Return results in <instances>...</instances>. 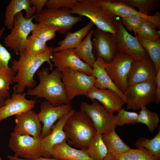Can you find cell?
I'll return each mask as SVG.
<instances>
[{
	"label": "cell",
	"mask_w": 160,
	"mask_h": 160,
	"mask_svg": "<svg viewBox=\"0 0 160 160\" xmlns=\"http://www.w3.org/2000/svg\"><path fill=\"white\" fill-rule=\"evenodd\" d=\"M25 160H26L25 159ZM62 160L61 159H58L54 158H45L43 157H41L37 159H33V160Z\"/></svg>",
	"instance_id": "45"
},
{
	"label": "cell",
	"mask_w": 160,
	"mask_h": 160,
	"mask_svg": "<svg viewBox=\"0 0 160 160\" xmlns=\"http://www.w3.org/2000/svg\"><path fill=\"white\" fill-rule=\"evenodd\" d=\"M50 154L53 158L62 160H93L87 155L85 149H77L71 147L66 140L54 145Z\"/></svg>",
	"instance_id": "24"
},
{
	"label": "cell",
	"mask_w": 160,
	"mask_h": 160,
	"mask_svg": "<svg viewBox=\"0 0 160 160\" xmlns=\"http://www.w3.org/2000/svg\"><path fill=\"white\" fill-rule=\"evenodd\" d=\"M34 19L38 23L56 26L60 28L58 33L65 34L74 25L82 20L83 16H73L69 9L47 8L36 15Z\"/></svg>",
	"instance_id": "11"
},
{
	"label": "cell",
	"mask_w": 160,
	"mask_h": 160,
	"mask_svg": "<svg viewBox=\"0 0 160 160\" xmlns=\"http://www.w3.org/2000/svg\"><path fill=\"white\" fill-rule=\"evenodd\" d=\"M148 20L147 19L138 15L122 18L121 21L127 29V31H132L135 34L136 31L144 22Z\"/></svg>",
	"instance_id": "39"
},
{
	"label": "cell",
	"mask_w": 160,
	"mask_h": 160,
	"mask_svg": "<svg viewBox=\"0 0 160 160\" xmlns=\"http://www.w3.org/2000/svg\"><path fill=\"white\" fill-rule=\"evenodd\" d=\"M26 93L14 92L10 97L7 99L4 105L0 108V122L3 120L32 110L35 107L36 101L28 100Z\"/></svg>",
	"instance_id": "17"
},
{
	"label": "cell",
	"mask_w": 160,
	"mask_h": 160,
	"mask_svg": "<svg viewBox=\"0 0 160 160\" xmlns=\"http://www.w3.org/2000/svg\"><path fill=\"white\" fill-rule=\"evenodd\" d=\"M96 6L103 9L110 15L123 18L133 15L141 16L154 23L160 28V13L158 12L153 15L142 14L133 7L126 4L123 0H91Z\"/></svg>",
	"instance_id": "12"
},
{
	"label": "cell",
	"mask_w": 160,
	"mask_h": 160,
	"mask_svg": "<svg viewBox=\"0 0 160 160\" xmlns=\"http://www.w3.org/2000/svg\"><path fill=\"white\" fill-rule=\"evenodd\" d=\"M79 0H48L45 5L47 9L65 8L71 9Z\"/></svg>",
	"instance_id": "41"
},
{
	"label": "cell",
	"mask_w": 160,
	"mask_h": 160,
	"mask_svg": "<svg viewBox=\"0 0 160 160\" xmlns=\"http://www.w3.org/2000/svg\"><path fill=\"white\" fill-rule=\"evenodd\" d=\"M36 73L39 83L34 88L28 89L27 95L44 98L55 106L71 104L66 94L61 71L56 68L49 73V69L44 67L41 70H38Z\"/></svg>",
	"instance_id": "2"
},
{
	"label": "cell",
	"mask_w": 160,
	"mask_h": 160,
	"mask_svg": "<svg viewBox=\"0 0 160 160\" xmlns=\"http://www.w3.org/2000/svg\"><path fill=\"white\" fill-rule=\"evenodd\" d=\"M94 24L89 21L85 26L74 32H68L65 38L58 42V46L54 48V52L68 49L75 48L91 29Z\"/></svg>",
	"instance_id": "25"
},
{
	"label": "cell",
	"mask_w": 160,
	"mask_h": 160,
	"mask_svg": "<svg viewBox=\"0 0 160 160\" xmlns=\"http://www.w3.org/2000/svg\"><path fill=\"white\" fill-rule=\"evenodd\" d=\"M31 6L29 0H11L6 8L5 26L8 29L11 30L15 16L23 10L26 12V18L29 19L35 15L36 12V7Z\"/></svg>",
	"instance_id": "22"
},
{
	"label": "cell",
	"mask_w": 160,
	"mask_h": 160,
	"mask_svg": "<svg viewBox=\"0 0 160 160\" xmlns=\"http://www.w3.org/2000/svg\"><path fill=\"white\" fill-rule=\"evenodd\" d=\"M85 150L87 155L93 160H103L108 153L102 134L97 132Z\"/></svg>",
	"instance_id": "28"
},
{
	"label": "cell",
	"mask_w": 160,
	"mask_h": 160,
	"mask_svg": "<svg viewBox=\"0 0 160 160\" xmlns=\"http://www.w3.org/2000/svg\"><path fill=\"white\" fill-rule=\"evenodd\" d=\"M155 80L156 87L155 102L156 104H159L160 103V69L157 71Z\"/></svg>",
	"instance_id": "42"
},
{
	"label": "cell",
	"mask_w": 160,
	"mask_h": 160,
	"mask_svg": "<svg viewBox=\"0 0 160 160\" xmlns=\"http://www.w3.org/2000/svg\"><path fill=\"white\" fill-rule=\"evenodd\" d=\"M41 138L22 135L12 132L8 142V146L13 152L14 156L28 160L42 157Z\"/></svg>",
	"instance_id": "10"
},
{
	"label": "cell",
	"mask_w": 160,
	"mask_h": 160,
	"mask_svg": "<svg viewBox=\"0 0 160 160\" xmlns=\"http://www.w3.org/2000/svg\"><path fill=\"white\" fill-rule=\"evenodd\" d=\"M40 111L37 114L40 121L43 124L40 137L43 138L49 135L55 123L72 109L71 104H63L55 106L46 100L40 104Z\"/></svg>",
	"instance_id": "15"
},
{
	"label": "cell",
	"mask_w": 160,
	"mask_h": 160,
	"mask_svg": "<svg viewBox=\"0 0 160 160\" xmlns=\"http://www.w3.org/2000/svg\"><path fill=\"white\" fill-rule=\"evenodd\" d=\"M91 104L82 101L80 111L85 112L92 121L97 132L102 135L109 133L117 127L115 115L112 114L96 100Z\"/></svg>",
	"instance_id": "7"
},
{
	"label": "cell",
	"mask_w": 160,
	"mask_h": 160,
	"mask_svg": "<svg viewBox=\"0 0 160 160\" xmlns=\"http://www.w3.org/2000/svg\"><path fill=\"white\" fill-rule=\"evenodd\" d=\"M115 156L120 160H156L151 152L142 147L136 149L132 148Z\"/></svg>",
	"instance_id": "34"
},
{
	"label": "cell",
	"mask_w": 160,
	"mask_h": 160,
	"mask_svg": "<svg viewBox=\"0 0 160 160\" xmlns=\"http://www.w3.org/2000/svg\"><path fill=\"white\" fill-rule=\"evenodd\" d=\"M103 160H120L116 156L108 153Z\"/></svg>",
	"instance_id": "44"
},
{
	"label": "cell",
	"mask_w": 160,
	"mask_h": 160,
	"mask_svg": "<svg viewBox=\"0 0 160 160\" xmlns=\"http://www.w3.org/2000/svg\"><path fill=\"white\" fill-rule=\"evenodd\" d=\"M93 35L94 37L92 40V44L97 57H100L106 63L111 62L117 52L115 34L96 28Z\"/></svg>",
	"instance_id": "14"
},
{
	"label": "cell",
	"mask_w": 160,
	"mask_h": 160,
	"mask_svg": "<svg viewBox=\"0 0 160 160\" xmlns=\"http://www.w3.org/2000/svg\"><path fill=\"white\" fill-rule=\"evenodd\" d=\"M91 100L100 102L112 114L118 111L125 102L121 97L114 91L109 89H99L94 86L87 91L85 96Z\"/></svg>",
	"instance_id": "20"
},
{
	"label": "cell",
	"mask_w": 160,
	"mask_h": 160,
	"mask_svg": "<svg viewBox=\"0 0 160 160\" xmlns=\"http://www.w3.org/2000/svg\"><path fill=\"white\" fill-rule=\"evenodd\" d=\"M115 115L117 126H121L124 124H135L137 123L138 114L134 112L126 111L124 108H121Z\"/></svg>",
	"instance_id": "38"
},
{
	"label": "cell",
	"mask_w": 160,
	"mask_h": 160,
	"mask_svg": "<svg viewBox=\"0 0 160 160\" xmlns=\"http://www.w3.org/2000/svg\"><path fill=\"white\" fill-rule=\"evenodd\" d=\"M157 28V26L154 23L147 20L141 25L135 34L143 39L157 40L160 39L156 33Z\"/></svg>",
	"instance_id": "37"
},
{
	"label": "cell",
	"mask_w": 160,
	"mask_h": 160,
	"mask_svg": "<svg viewBox=\"0 0 160 160\" xmlns=\"http://www.w3.org/2000/svg\"><path fill=\"white\" fill-rule=\"evenodd\" d=\"M75 48L68 49L53 52L51 61L61 72L63 68H67L89 75H93L92 68L80 59L75 54Z\"/></svg>",
	"instance_id": "16"
},
{
	"label": "cell",
	"mask_w": 160,
	"mask_h": 160,
	"mask_svg": "<svg viewBox=\"0 0 160 160\" xmlns=\"http://www.w3.org/2000/svg\"><path fill=\"white\" fill-rule=\"evenodd\" d=\"M115 35L117 52L129 55L135 61L149 57L137 37L129 33L121 20L118 19L117 31Z\"/></svg>",
	"instance_id": "13"
},
{
	"label": "cell",
	"mask_w": 160,
	"mask_h": 160,
	"mask_svg": "<svg viewBox=\"0 0 160 160\" xmlns=\"http://www.w3.org/2000/svg\"><path fill=\"white\" fill-rule=\"evenodd\" d=\"M75 111L72 109L69 113L59 119L52 127L50 133L41 138L42 157L51 158L50 152L52 148L67 140L63 130L64 126L67 119Z\"/></svg>",
	"instance_id": "21"
},
{
	"label": "cell",
	"mask_w": 160,
	"mask_h": 160,
	"mask_svg": "<svg viewBox=\"0 0 160 160\" xmlns=\"http://www.w3.org/2000/svg\"><path fill=\"white\" fill-rule=\"evenodd\" d=\"M4 30V27L0 29V71L9 67V63L12 58L11 54L6 47L1 43L0 40Z\"/></svg>",
	"instance_id": "40"
},
{
	"label": "cell",
	"mask_w": 160,
	"mask_h": 160,
	"mask_svg": "<svg viewBox=\"0 0 160 160\" xmlns=\"http://www.w3.org/2000/svg\"><path fill=\"white\" fill-rule=\"evenodd\" d=\"M134 60L131 55L120 52H117L112 60L109 63H106L103 59L107 73L116 86L123 93L128 87L129 74Z\"/></svg>",
	"instance_id": "6"
},
{
	"label": "cell",
	"mask_w": 160,
	"mask_h": 160,
	"mask_svg": "<svg viewBox=\"0 0 160 160\" xmlns=\"http://www.w3.org/2000/svg\"><path fill=\"white\" fill-rule=\"evenodd\" d=\"M53 49L49 47L44 53L36 56L31 55L25 50L19 55L17 60H11V67L16 73L13 81L16 84L13 87L14 92L23 93L26 88L31 89L35 87L37 83L34 75L44 63L47 62L49 70H53L54 66L51 61Z\"/></svg>",
	"instance_id": "1"
},
{
	"label": "cell",
	"mask_w": 160,
	"mask_h": 160,
	"mask_svg": "<svg viewBox=\"0 0 160 160\" xmlns=\"http://www.w3.org/2000/svg\"><path fill=\"white\" fill-rule=\"evenodd\" d=\"M128 5L137 8L140 13L148 16L159 7V0H123Z\"/></svg>",
	"instance_id": "35"
},
{
	"label": "cell",
	"mask_w": 160,
	"mask_h": 160,
	"mask_svg": "<svg viewBox=\"0 0 160 160\" xmlns=\"http://www.w3.org/2000/svg\"><path fill=\"white\" fill-rule=\"evenodd\" d=\"M157 73L155 66L150 57L134 60L129 73L128 86L155 79Z\"/></svg>",
	"instance_id": "19"
},
{
	"label": "cell",
	"mask_w": 160,
	"mask_h": 160,
	"mask_svg": "<svg viewBox=\"0 0 160 160\" xmlns=\"http://www.w3.org/2000/svg\"><path fill=\"white\" fill-rule=\"evenodd\" d=\"M71 11L72 15L76 14L89 18L101 30L115 34L117 31L118 19L95 5L91 0H79Z\"/></svg>",
	"instance_id": "4"
},
{
	"label": "cell",
	"mask_w": 160,
	"mask_h": 160,
	"mask_svg": "<svg viewBox=\"0 0 160 160\" xmlns=\"http://www.w3.org/2000/svg\"><path fill=\"white\" fill-rule=\"evenodd\" d=\"M60 28L57 27L42 23H35L31 32L32 35L37 37L44 43L55 38L56 32H58Z\"/></svg>",
	"instance_id": "30"
},
{
	"label": "cell",
	"mask_w": 160,
	"mask_h": 160,
	"mask_svg": "<svg viewBox=\"0 0 160 160\" xmlns=\"http://www.w3.org/2000/svg\"><path fill=\"white\" fill-rule=\"evenodd\" d=\"M16 74L11 67L0 71V95L5 99L11 96L9 86L13 83Z\"/></svg>",
	"instance_id": "33"
},
{
	"label": "cell",
	"mask_w": 160,
	"mask_h": 160,
	"mask_svg": "<svg viewBox=\"0 0 160 160\" xmlns=\"http://www.w3.org/2000/svg\"><path fill=\"white\" fill-rule=\"evenodd\" d=\"M15 116L14 132L20 135L40 137L42 127L34 111L30 110Z\"/></svg>",
	"instance_id": "18"
},
{
	"label": "cell",
	"mask_w": 160,
	"mask_h": 160,
	"mask_svg": "<svg viewBox=\"0 0 160 160\" xmlns=\"http://www.w3.org/2000/svg\"><path fill=\"white\" fill-rule=\"evenodd\" d=\"M66 139L76 148L86 149L97 132L91 119L85 112L75 110L63 127Z\"/></svg>",
	"instance_id": "3"
},
{
	"label": "cell",
	"mask_w": 160,
	"mask_h": 160,
	"mask_svg": "<svg viewBox=\"0 0 160 160\" xmlns=\"http://www.w3.org/2000/svg\"><path fill=\"white\" fill-rule=\"evenodd\" d=\"M7 158L9 160H25L24 159L16 157L14 156L8 155Z\"/></svg>",
	"instance_id": "46"
},
{
	"label": "cell",
	"mask_w": 160,
	"mask_h": 160,
	"mask_svg": "<svg viewBox=\"0 0 160 160\" xmlns=\"http://www.w3.org/2000/svg\"><path fill=\"white\" fill-rule=\"evenodd\" d=\"M102 138L108 153L114 156L121 154L132 149L122 140L115 129L102 135Z\"/></svg>",
	"instance_id": "26"
},
{
	"label": "cell",
	"mask_w": 160,
	"mask_h": 160,
	"mask_svg": "<svg viewBox=\"0 0 160 160\" xmlns=\"http://www.w3.org/2000/svg\"><path fill=\"white\" fill-rule=\"evenodd\" d=\"M138 147H143L151 152L156 160H160V127L158 132L152 138L149 139L145 137L139 138L135 142Z\"/></svg>",
	"instance_id": "31"
},
{
	"label": "cell",
	"mask_w": 160,
	"mask_h": 160,
	"mask_svg": "<svg viewBox=\"0 0 160 160\" xmlns=\"http://www.w3.org/2000/svg\"><path fill=\"white\" fill-rule=\"evenodd\" d=\"M61 72L66 94L70 101L77 95L85 96L87 91L94 86V75L67 68H63Z\"/></svg>",
	"instance_id": "8"
},
{
	"label": "cell",
	"mask_w": 160,
	"mask_h": 160,
	"mask_svg": "<svg viewBox=\"0 0 160 160\" xmlns=\"http://www.w3.org/2000/svg\"><path fill=\"white\" fill-rule=\"evenodd\" d=\"M47 1V0H29L30 5L35 6L37 14L42 11L43 8L45 6Z\"/></svg>",
	"instance_id": "43"
},
{
	"label": "cell",
	"mask_w": 160,
	"mask_h": 160,
	"mask_svg": "<svg viewBox=\"0 0 160 160\" xmlns=\"http://www.w3.org/2000/svg\"><path fill=\"white\" fill-rule=\"evenodd\" d=\"M103 59L97 57L92 68L95 77L94 86L99 89H109L119 94L126 103L124 93L116 86L107 73L103 63Z\"/></svg>",
	"instance_id": "23"
},
{
	"label": "cell",
	"mask_w": 160,
	"mask_h": 160,
	"mask_svg": "<svg viewBox=\"0 0 160 160\" xmlns=\"http://www.w3.org/2000/svg\"><path fill=\"white\" fill-rule=\"evenodd\" d=\"M142 47L148 54L156 67L160 69V39L149 40L141 39L135 35Z\"/></svg>",
	"instance_id": "29"
},
{
	"label": "cell",
	"mask_w": 160,
	"mask_h": 160,
	"mask_svg": "<svg viewBox=\"0 0 160 160\" xmlns=\"http://www.w3.org/2000/svg\"><path fill=\"white\" fill-rule=\"evenodd\" d=\"M140 109L138 114L137 123L145 124L150 132L152 133L158 126L160 121L158 113L149 110L145 106L141 107Z\"/></svg>",
	"instance_id": "32"
},
{
	"label": "cell",
	"mask_w": 160,
	"mask_h": 160,
	"mask_svg": "<svg viewBox=\"0 0 160 160\" xmlns=\"http://www.w3.org/2000/svg\"><path fill=\"white\" fill-rule=\"evenodd\" d=\"M6 100L0 95V108L4 105Z\"/></svg>",
	"instance_id": "47"
},
{
	"label": "cell",
	"mask_w": 160,
	"mask_h": 160,
	"mask_svg": "<svg viewBox=\"0 0 160 160\" xmlns=\"http://www.w3.org/2000/svg\"><path fill=\"white\" fill-rule=\"evenodd\" d=\"M94 30L91 29L79 45L75 48L76 55L85 63L92 68L96 60L92 52L91 40Z\"/></svg>",
	"instance_id": "27"
},
{
	"label": "cell",
	"mask_w": 160,
	"mask_h": 160,
	"mask_svg": "<svg viewBox=\"0 0 160 160\" xmlns=\"http://www.w3.org/2000/svg\"><path fill=\"white\" fill-rule=\"evenodd\" d=\"M49 47L40 39L33 35L28 36L26 40L25 50L30 55L36 56L47 50Z\"/></svg>",
	"instance_id": "36"
},
{
	"label": "cell",
	"mask_w": 160,
	"mask_h": 160,
	"mask_svg": "<svg viewBox=\"0 0 160 160\" xmlns=\"http://www.w3.org/2000/svg\"><path fill=\"white\" fill-rule=\"evenodd\" d=\"M155 79L128 87L124 92L126 100V109L136 111L155 101Z\"/></svg>",
	"instance_id": "9"
},
{
	"label": "cell",
	"mask_w": 160,
	"mask_h": 160,
	"mask_svg": "<svg viewBox=\"0 0 160 160\" xmlns=\"http://www.w3.org/2000/svg\"><path fill=\"white\" fill-rule=\"evenodd\" d=\"M0 160H3L0 156Z\"/></svg>",
	"instance_id": "48"
},
{
	"label": "cell",
	"mask_w": 160,
	"mask_h": 160,
	"mask_svg": "<svg viewBox=\"0 0 160 160\" xmlns=\"http://www.w3.org/2000/svg\"><path fill=\"white\" fill-rule=\"evenodd\" d=\"M36 15L27 19L21 12L15 16L11 32L4 39L6 48L13 50L16 55H19L25 51L27 38L35 25L32 21Z\"/></svg>",
	"instance_id": "5"
}]
</instances>
